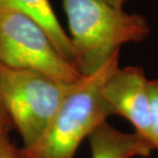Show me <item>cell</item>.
I'll use <instances>...</instances> for the list:
<instances>
[{"label": "cell", "instance_id": "cell-1", "mask_svg": "<svg viewBox=\"0 0 158 158\" xmlns=\"http://www.w3.org/2000/svg\"><path fill=\"white\" fill-rule=\"evenodd\" d=\"M67 15L72 65L81 76L90 75L126 43L143 42L150 35L144 15L129 14L104 0H62Z\"/></svg>", "mask_w": 158, "mask_h": 158}, {"label": "cell", "instance_id": "cell-2", "mask_svg": "<svg viewBox=\"0 0 158 158\" xmlns=\"http://www.w3.org/2000/svg\"><path fill=\"white\" fill-rule=\"evenodd\" d=\"M118 68L119 52L94 73L75 81L36 143L19 147V158H75L82 142L113 115L103 89Z\"/></svg>", "mask_w": 158, "mask_h": 158}, {"label": "cell", "instance_id": "cell-3", "mask_svg": "<svg viewBox=\"0 0 158 158\" xmlns=\"http://www.w3.org/2000/svg\"><path fill=\"white\" fill-rule=\"evenodd\" d=\"M73 83H64L36 70L0 64V101L23 148L32 146L42 135Z\"/></svg>", "mask_w": 158, "mask_h": 158}, {"label": "cell", "instance_id": "cell-4", "mask_svg": "<svg viewBox=\"0 0 158 158\" xmlns=\"http://www.w3.org/2000/svg\"><path fill=\"white\" fill-rule=\"evenodd\" d=\"M0 64L42 72L64 83H73L81 77L33 18L3 4H0Z\"/></svg>", "mask_w": 158, "mask_h": 158}, {"label": "cell", "instance_id": "cell-5", "mask_svg": "<svg viewBox=\"0 0 158 158\" xmlns=\"http://www.w3.org/2000/svg\"><path fill=\"white\" fill-rule=\"evenodd\" d=\"M149 80L142 67H119L107 80L103 94L113 115L127 119L135 131L150 142Z\"/></svg>", "mask_w": 158, "mask_h": 158}, {"label": "cell", "instance_id": "cell-6", "mask_svg": "<svg viewBox=\"0 0 158 158\" xmlns=\"http://www.w3.org/2000/svg\"><path fill=\"white\" fill-rule=\"evenodd\" d=\"M91 158L148 157L154 148L137 132H123L108 122L102 123L89 137Z\"/></svg>", "mask_w": 158, "mask_h": 158}, {"label": "cell", "instance_id": "cell-7", "mask_svg": "<svg viewBox=\"0 0 158 158\" xmlns=\"http://www.w3.org/2000/svg\"><path fill=\"white\" fill-rule=\"evenodd\" d=\"M0 4L19 9L33 18L45 30L60 55L72 64L70 38L56 19L48 0H0Z\"/></svg>", "mask_w": 158, "mask_h": 158}, {"label": "cell", "instance_id": "cell-8", "mask_svg": "<svg viewBox=\"0 0 158 158\" xmlns=\"http://www.w3.org/2000/svg\"><path fill=\"white\" fill-rule=\"evenodd\" d=\"M149 140L158 152V79L149 80Z\"/></svg>", "mask_w": 158, "mask_h": 158}, {"label": "cell", "instance_id": "cell-9", "mask_svg": "<svg viewBox=\"0 0 158 158\" xmlns=\"http://www.w3.org/2000/svg\"><path fill=\"white\" fill-rule=\"evenodd\" d=\"M12 127H14L12 123L2 105L1 101H0V144L11 142L9 134H10Z\"/></svg>", "mask_w": 158, "mask_h": 158}, {"label": "cell", "instance_id": "cell-10", "mask_svg": "<svg viewBox=\"0 0 158 158\" xmlns=\"http://www.w3.org/2000/svg\"><path fill=\"white\" fill-rule=\"evenodd\" d=\"M0 158H19V147L12 142L0 144Z\"/></svg>", "mask_w": 158, "mask_h": 158}, {"label": "cell", "instance_id": "cell-11", "mask_svg": "<svg viewBox=\"0 0 158 158\" xmlns=\"http://www.w3.org/2000/svg\"><path fill=\"white\" fill-rule=\"evenodd\" d=\"M104 1H106L107 3H109V4H111L113 6H115V7L123 8V5H124V3L127 1V0H104Z\"/></svg>", "mask_w": 158, "mask_h": 158}]
</instances>
